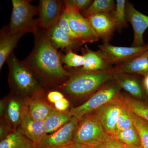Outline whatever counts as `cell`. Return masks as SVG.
<instances>
[{"mask_svg":"<svg viewBox=\"0 0 148 148\" xmlns=\"http://www.w3.org/2000/svg\"><path fill=\"white\" fill-rule=\"evenodd\" d=\"M34 36V46L24 62L38 75L48 82L65 80L73 73L62 66L61 53L51 45L47 30L39 27Z\"/></svg>","mask_w":148,"mask_h":148,"instance_id":"6da1fadb","label":"cell"},{"mask_svg":"<svg viewBox=\"0 0 148 148\" xmlns=\"http://www.w3.org/2000/svg\"><path fill=\"white\" fill-rule=\"evenodd\" d=\"M116 73L114 69L94 72L75 71L61 86L69 95L76 97L92 95L109 81L113 79Z\"/></svg>","mask_w":148,"mask_h":148,"instance_id":"7a4b0ae2","label":"cell"},{"mask_svg":"<svg viewBox=\"0 0 148 148\" xmlns=\"http://www.w3.org/2000/svg\"><path fill=\"white\" fill-rule=\"evenodd\" d=\"M12 10L9 25L7 26L12 34L32 33L38 30L39 19L34 16L39 14L38 6L33 5L28 0H12Z\"/></svg>","mask_w":148,"mask_h":148,"instance_id":"3957f363","label":"cell"},{"mask_svg":"<svg viewBox=\"0 0 148 148\" xmlns=\"http://www.w3.org/2000/svg\"><path fill=\"white\" fill-rule=\"evenodd\" d=\"M10 72V78L16 90L29 94L38 91L40 86L36 75L24 61H21L12 52L6 61Z\"/></svg>","mask_w":148,"mask_h":148,"instance_id":"277c9868","label":"cell"},{"mask_svg":"<svg viewBox=\"0 0 148 148\" xmlns=\"http://www.w3.org/2000/svg\"><path fill=\"white\" fill-rule=\"evenodd\" d=\"M111 137L92 112L79 120L73 138V142L86 146L96 145Z\"/></svg>","mask_w":148,"mask_h":148,"instance_id":"5b68a950","label":"cell"},{"mask_svg":"<svg viewBox=\"0 0 148 148\" xmlns=\"http://www.w3.org/2000/svg\"><path fill=\"white\" fill-rule=\"evenodd\" d=\"M121 88L113 79L105 84L84 103L73 108L70 110L73 117L79 120L87 114L94 112L117 98L121 93Z\"/></svg>","mask_w":148,"mask_h":148,"instance_id":"8992f818","label":"cell"},{"mask_svg":"<svg viewBox=\"0 0 148 148\" xmlns=\"http://www.w3.org/2000/svg\"><path fill=\"white\" fill-rule=\"evenodd\" d=\"M64 9L71 29L82 45L95 42L100 40L88 19L83 16L79 11L65 6Z\"/></svg>","mask_w":148,"mask_h":148,"instance_id":"52a82bcc","label":"cell"},{"mask_svg":"<svg viewBox=\"0 0 148 148\" xmlns=\"http://www.w3.org/2000/svg\"><path fill=\"white\" fill-rule=\"evenodd\" d=\"M111 65H121L142 55L148 50L147 45L140 47L115 46L109 43L98 46Z\"/></svg>","mask_w":148,"mask_h":148,"instance_id":"ba28073f","label":"cell"},{"mask_svg":"<svg viewBox=\"0 0 148 148\" xmlns=\"http://www.w3.org/2000/svg\"><path fill=\"white\" fill-rule=\"evenodd\" d=\"M123 107L120 94L117 98L92 112L106 132L111 136L116 131L117 121Z\"/></svg>","mask_w":148,"mask_h":148,"instance_id":"9c48e42d","label":"cell"},{"mask_svg":"<svg viewBox=\"0 0 148 148\" xmlns=\"http://www.w3.org/2000/svg\"><path fill=\"white\" fill-rule=\"evenodd\" d=\"M79 119L73 117L71 119L57 131L47 135L36 145V148H57L73 142L74 132Z\"/></svg>","mask_w":148,"mask_h":148,"instance_id":"30bf717a","label":"cell"},{"mask_svg":"<svg viewBox=\"0 0 148 148\" xmlns=\"http://www.w3.org/2000/svg\"><path fill=\"white\" fill-rule=\"evenodd\" d=\"M125 15L127 21L132 25L134 33L132 47H140L146 45L143 35L148 28V16L141 13L134 5L126 1Z\"/></svg>","mask_w":148,"mask_h":148,"instance_id":"8fae6325","label":"cell"},{"mask_svg":"<svg viewBox=\"0 0 148 148\" xmlns=\"http://www.w3.org/2000/svg\"><path fill=\"white\" fill-rule=\"evenodd\" d=\"M64 1L40 0L39 9V26L46 30L58 22L64 9Z\"/></svg>","mask_w":148,"mask_h":148,"instance_id":"7c38bea8","label":"cell"},{"mask_svg":"<svg viewBox=\"0 0 148 148\" xmlns=\"http://www.w3.org/2000/svg\"><path fill=\"white\" fill-rule=\"evenodd\" d=\"M20 123L21 131L34 143L35 146L48 135L44 122L32 118L26 106L21 108Z\"/></svg>","mask_w":148,"mask_h":148,"instance_id":"4fadbf2b","label":"cell"},{"mask_svg":"<svg viewBox=\"0 0 148 148\" xmlns=\"http://www.w3.org/2000/svg\"><path fill=\"white\" fill-rule=\"evenodd\" d=\"M82 55L84 58V65L76 69L75 71L94 72L108 71L114 69L101 50L93 51L87 45L81 49Z\"/></svg>","mask_w":148,"mask_h":148,"instance_id":"5bb4252c","label":"cell"},{"mask_svg":"<svg viewBox=\"0 0 148 148\" xmlns=\"http://www.w3.org/2000/svg\"><path fill=\"white\" fill-rule=\"evenodd\" d=\"M87 18L92 29L103 43L110 42L116 30L111 14H98Z\"/></svg>","mask_w":148,"mask_h":148,"instance_id":"9a60e30c","label":"cell"},{"mask_svg":"<svg viewBox=\"0 0 148 148\" xmlns=\"http://www.w3.org/2000/svg\"><path fill=\"white\" fill-rule=\"evenodd\" d=\"M136 74L124 73H116L114 79L121 89H124L132 97L142 101H147L148 98L143 88L141 81Z\"/></svg>","mask_w":148,"mask_h":148,"instance_id":"2e32d148","label":"cell"},{"mask_svg":"<svg viewBox=\"0 0 148 148\" xmlns=\"http://www.w3.org/2000/svg\"><path fill=\"white\" fill-rule=\"evenodd\" d=\"M47 34L51 44L56 49L61 48L66 50H76L82 45L65 34L57 23L47 30Z\"/></svg>","mask_w":148,"mask_h":148,"instance_id":"e0dca14e","label":"cell"},{"mask_svg":"<svg viewBox=\"0 0 148 148\" xmlns=\"http://www.w3.org/2000/svg\"><path fill=\"white\" fill-rule=\"evenodd\" d=\"M24 34H12L7 26L1 29L0 34V69H1L10 55L16 47L18 41Z\"/></svg>","mask_w":148,"mask_h":148,"instance_id":"ac0fdd59","label":"cell"},{"mask_svg":"<svg viewBox=\"0 0 148 148\" xmlns=\"http://www.w3.org/2000/svg\"><path fill=\"white\" fill-rule=\"evenodd\" d=\"M114 69L116 73L136 74L143 76L148 75V50L128 62L116 66Z\"/></svg>","mask_w":148,"mask_h":148,"instance_id":"d6986e66","label":"cell"},{"mask_svg":"<svg viewBox=\"0 0 148 148\" xmlns=\"http://www.w3.org/2000/svg\"><path fill=\"white\" fill-rule=\"evenodd\" d=\"M0 148H36V146L20 129L10 132L3 138Z\"/></svg>","mask_w":148,"mask_h":148,"instance_id":"ffe728a7","label":"cell"},{"mask_svg":"<svg viewBox=\"0 0 148 148\" xmlns=\"http://www.w3.org/2000/svg\"><path fill=\"white\" fill-rule=\"evenodd\" d=\"M72 117L70 111L61 112L53 109L44 121L47 134L57 131L69 122Z\"/></svg>","mask_w":148,"mask_h":148,"instance_id":"44dd1931","label":"cell"},{"mask_svg":"<svg viewBox=\"0 0 148 148\" xmlns=\"http://www.w3.org/2000/svg\"><path fill=\"white\" fill-rule=\"evenodd\" d=\"M121 100L127 110L145 120L148 123V101L138 100L124 94H120Z\"/></svg>","mask_w":148,"mask_h":148,"instance_id":"7402d4cb","label":"cell"},{"mask_svg":"<svg viewBox=\"0 0 148 148\" xmlns=\"http://www.w3.org/2000/svg\"><path fill=\"white\" fill-rule=\"evenodd\" d=\"M26 106L32 118L42 121H44L54 109L39 99H29Z\"/></svg>","mask_w":148,"mask_h":148,"instance_id":"603a6c76","label":"cell"},{"mask_svg":"<svg viewBox=\"0 0 148 148\" xmlns=\"http://www.w3.org/2000/svg\"><path fill=\"white\" fill-rule=\"evenodd\" d=\"M116 3L113 0H95L86 9L80 12L86 18L101 13H111L115 10Z\"/></svg>","mask_w":148,"mask_h":148,"instance_id":"cb8c5ba5","label":"cell"},{"mask_svg":"<svg viewBox=\"0 0 148 148\" xmlns=\"http://www.w3.org/2000/svg\"><path fill=\"white\" fill-rule=\"evenodd\" d=\"M112 137L125 145L141 146L139 134L134 125L127 129L116 130Z\"/></svg>","mask_w":148,"mask_h":148,"instance_id":"d4e9b609","label":"cell"},{"mask_svg":"<svg viewBox=\"0 0 148 148\" xmlns=\"http://www.w3.org/2000/svg\"><path fill=\"white\" fill-rule=\"evenodd\" d=\"M126 2L125 0H116L115 9L111 13L116 30L119 32H121L123 29L127 28L128 26L125 15Z\"/></svg>","mask_w":148,"mask_h":148,"instance_id":"484cf974","label":"cell"},{"mask_svg":"<svg viewBox=\"0 0 148 148\" xmlns=\"http://www.w3.org/2000/svg\"><path fill=\"white\" fill-rule=\"evenodd\" d=\"M128 112L133 125L139 134L141 147L143 148H148V123L140 117Z\"/></svg>","mask_w":148,"mask_h":148,"instance_id":"4316f807","label":"cell"},{"mask_svg":"<svg viewBox=\"0 0 148 148\" xmlns=\"http://www.w3.org/2000/svg\"><path fill=\"white\" fill-rule=\"evenodd\" d=\"M65 55L61 53V63L65 64L67 68L77 69L84 65V58L82 55L75 53L72 49L66 50Z\"/></svg>","mask_w":148,"mask_h":148,"instance_id":"83f0119b","label":"cell"},{"mask_svg":"<svg viewBox=\"0 0 148 148\" xmlns=\"http://www.w3.org/2000/svg\"><path fill=\"white\" fill-rule=\"evenodd\" d=\"M9 118L13 124H17L21 120V108L20 103L15 100L10 101L8 107Z\"/></svg>","mask_w":148,"mask_h":148,"instance_id":"f1b7e54d","label":"cell"},{"mask_svg":"<svg viewBox=\"0 0 148 148\" xmlns=\"http://www.w3.org/2000/svg\"><path fill=\"white\" fill-rule=\"evenodd\" d=\"M133 125V122L129 112L123 106L117 121L116 131L127 129Z\"/></svg>","mask_w":148,"mask_h":148,"instance_id":"f546056e","label":"cell"},{"mask_svg":"<svg viewBox=\"0 0 148 148\" xmlns=\"http://www.w3.org/2000/svg\"><path fill=\"white\" fill-rule=\"evenodd\" d=\"M57 24L61 30L65 34L69 36L71 38L76 41L82 44L79 38L77 36V35L73 32L71 29L70 25H69L68 18H67L66 12L64 10V8L61 16H60V18L57 22Z\"/></svg>","mask_w":148,"mask_h":148,"instance_id":"4dcf8cb0","label":"cell"},{"mask_svg":"<svg viewBox=\"0 0 148 148\" xmlns=\"http://www.w3.org/2000/svg\"><path fill=\"white\" fill-rule=\"evenodd\" d=\"M92 1L91 0H65L64 5L73 8L80 12L87 8Z\"/></svg>","mask_w":148,"mask_h":148,"instance_id":"1f68e13d","label":"cell"},{"mask_svg":"<svg viewBox=\"0 0 148 148\" xmlns=\"http://www.w3.org/2000/svg\"><path fill=\"white\" fill-rule=\"evenodd\" d=\"M123 144L112 136H111L108 140L101 144L95 146H86L88 148H122Z\"/></svg>","mask_w":148,"mask_h":148,"instance_id":"d6a6232c","label":"cell"},{"mask_svg":"<svg viewBox=\"0 0 148 148\" xmlns=\"http://www.w3.org/2000/svg\"><path fill=\"white\" fill-rule=\"evenodd\" d=\"M69 106L70 103L69 101L65 98H62L54 103V107L56 110L61 112L67 111Z\"/></svg>","mask_w":148,"mask_h":148,"instance_id":"836d02e7","label":"cell"},{"mask_svg":"<svg viewBox=\"0 0 148 148\" xmlns=\"http://www.w3.org/2000/svg\"><path fill=\"white\" fill-rule=\"evenodd\" d=\"M63 93L58 91H51L48 93V100L51 103H55L59 100L64 98Z\"/></svg>","mask_w":148,"mask_h":148,"instance_id":"e575fe53","label":"cell"},{"mask_svg":"<svg viewBox=\"0 0 148 148\" xmlns=\"http://www.w3.org/2000/svg\"><path fill=\"white\" fill-rule=\"evenodd\" d=\"M57 148H88L85 145H83L80 143L72 142V143L67 144L66 145L59 147Z\"/></svg>","mask_w":148,"mask_h":148,"instance_id":"d590c367","label":"cell"},{"mask_svg":"<svg viewBox=\"0 0 148 148\" xmlns=\"http://www.w3.org/2000/svg\"><path fill=\"white\" fill-rule=\"evenodd\" d=\"M142 83L144 91L148 98V75L143 76Z\"/></svg>","mask_w":148,"mask_h":148,"instance_id":"8d00e7d4","label":"cell"},{"mask_svg":"<svg viewBox=\"0 0 148 148\" xmlns=\"http://www.w3.org/2000/svg\"><path fill=\"white\" fill-rule=\"evenodd\" d=\"M122 148H143V147L141 146L125 145V144H123Z\"/></svg>","mask_w":148,"mask_h":148,"instance_id":"74e56055","label":"cell"},{"mask_svg":"<svg viewBox=\"0 0 148 148\" xmlns=\"http://www.w3.org/2000/svg\"><path fill=\"white\" fill-rule=\"evenodd\" d=\"M147 46H148V43L147 44Z\"/></svg>","mask_w":148,"mask_h":148,"instance_id":"f35d334b","label":"cell"}]
</instances>
